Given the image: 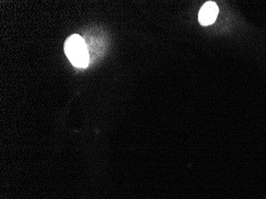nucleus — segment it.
<instances>
[{
  "label": "nucleus",
  "instance_id": "f257e3e1",
  "mask_svg": "<svg viewBox=\"0 0 266 199\" xmlns=\"http://www.w3.org/2000/svg\"><path fill=\"white\" fill-rule=\"evenodd\" d=\"M65 53L73 66L86 68L90 63V54L87 45L78 34H73L65 43Z\"/></svg>",
  "mask_w": 266,
  "mask_h": 199
},
{
  "label": "nucleus",
  "instance_id": "f03ea898",
  "mask_svg": "<svg viewBox=\"0 0 266 199\" xmlns=\"http://www.w3.org/2000/svg\"><path fill=\"white\" fill-rule=\"evenodd\" d=\"M218 6L214 2H207L198 14V21L202 25H208L214 24L218 15Z\"/></svg>",
  "mask_w": 266,
  "mask_h": 199
}]
</instances>
